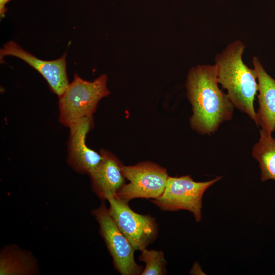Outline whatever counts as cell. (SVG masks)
<instances>
[{
  "label": "cell",
  "mask_w": 275,
  "mask_h": 275,
  "mask_svg": "<svg viewBox=\"0 0 275 275\" xmlns=\"http://www.w3.org/2000/svg\"><path fill=\"white\" fill-rule=\"evenodd\" d=\"M218 84L215 64L199 65L187 73L185 87L193 112L190 124L200 134L214 133L233 117L235 107Z\"/></svg>",
  "instance_id": "1"
},
{
  "label": "cell",
  "mask_w": 275,
  "mask_h": 275,
  "mask_svg": "<svg viewBox=\"0 0 275 275\" xmlns=\"http://www.w3.org/2000/svg\"><path fill=\"white\" fill-rule=\"evenodd\" d=\"M245 48L240 40L230 43L215 55L214 64L217 82L227 90V94L234 107L255 122L254 101L258 92L257 74L254 68H250L242 61Z\"/></svg>",
  "instance_id": "2"
},
{
  "label": "cell",
  "mask_w": 275,
  "mask_h": 275,
  "mask_svg": "<svg viewBox=\"0 0 275 275\" xmlns=\"http://www.w3.org/2000/svg\"><path fill=\"white\" fill-rule=\"evenodd\" d=\"M107 80L105 74L90 81L75 74L72 81L59 97L60 122L69 128L84 118H92L99 101L109 94Z\"/></svg>",
  "instance_id": "3"
},
{
  "label": "cell",
  "mask_w": 275,
  "mask_h": 275,
  "mask_svg": "<svg viewBox=\"0 0 275 275\" xmlns=\"http://www.w3.org/2000/svg\"><path fill=\"white\" fill-rule=\"evenodd\" d=\"M222 176L206 181L196 182L189 175L168 177L163 192L152 202L163 211L185 210L191 212L195 221L202 218V198L206 190Z\"/></svg>",
  "instance_id": "4"
},
{
  "label": "cell",
  "mask_w": 275,
  "mask_h": 275,
  "mask_svg": "<svg viewBox=\"0 0 275 275\" xmlns=\"http://www.w3.org/2000/svg\"><path fill=\"white\" fill-rule=\"evenodd\" d=\"M121 169L129 182L119 189L116 197L128 202L139 198L155 199L163 192L169 176L159 165L146 161L134 166L122 164Z\"/></svg>",
  "instance_id": "5"
},
{
  "label": "cell",
  "mask_w": 275,
  "mask_h": 275,
  "mask_svg": "<svg viewBox=\"0 0 275 275\" xmlns=\"http://www.w3.org/2000/svg\"><path fill=\"white\" fill-rule=\"evenodd\" d=\"M99 225L101 235L113 258L116 269L122 275L141 274L143 267L134 258L135 251L120 230L104 203L92 211Z\"/></svg>",
  "instance_id": "6"
},
{
  "label": "cell",
  "mask_w": 275,
  "mask_h": 275,
  "mask_svg": "<svg viewBox=\"0 0 275 275\" xmlns=\"http://www.w3.org/2000/svg\"><path fill=\"white\" fill-rule=\"evenodd\" d=\"M107 201L112 217L135 250L146 249L156 239L158 227L153 217L136 213L128 206V202L117 197Z\"/></svg>",
  "instance_id": "7"
},
{
  "label": "cell",
  "mask_w": 275,
  "mask_h": 275,
  "mask_svg": "<svg viewBox=\"0 0 275 275\" xmlns=\"http://www.w3.org/2000/svg\"><path fill=\"white\" fill-rule=\"evenodd\" d=\"M7 56L21 59L37 71L46 80L51 91L58 97L63 93L69 84L66 71V53L56 60H43L10 40L0 49L1 63H3V58Z\"/></svg>",
  "instance_id": "8"
},
{
  "label": "cell",
  "mask_w": 275,
  "mask_h": 275,
  "mask_svg": "<svg viewBox=\"0 0 275 275\" xmlns=\"http://www.w3.org/2000/svg\"><path fill=\"white\" fill-rule=\"evenodd\" d=\"M92 118H84L69 127L67 162L76 172L89 174L102 159L98 153L88 147L87 134L92 128Z\"/></svg>",
  "instance_id": "9"
},
{
  "label": "cell",
  "mask_w": 275,
  "mask_h": 275,
  "mask_svg": "<svg viewBox=\"0 0 275 275\" xmlns=\"http://www.w3.org/2000/svg\"><path fill=\"white\" fill-rule=\"evenodd\" d=\"M102 159L89 175L93 191L102 200L114 197L125 184L122 163L109 152L101 150Z\"/></svg>",
  "instance_id": "10"
},
{
  "label": "cell",
  "mask_w": 275,
  "mask_h": 275,
  "mask_svg": "<svg viewBox=\"0 0 275 275\" xmlns=\"http://www.w3.org/2000/svg\"><path fill=\"white\" fill-rule=\"evenodd\" d=\"M257 74L259 108L256 113V124L266 133L275 131V79L265 71L258 58L252 60Z\"/></svg>",
  "instance_id": "11"
},
{
  "label": "cell",
  "mask_w": 275,
  "mask_h": 275,
  "mask_svg": "<svg viewBox=\"0 0 275 275\" xmlns=\"http://www.w3.org/2000/svg\"><path fill=\"white\" fill-rule=\"evenodd\" d=\"M38 273L34 256L16 245H6L0 253L1 275H32Z\"/></svg>",
  "instance_id": "12"
},
{
  "label": "cell",
  "mask_w": 275,
  "mask_h": 275,
  "mask_svg": "<svg viewBox=\"0 0 275 275\" xmlns=\"http://www.w3.org/2000/svg\"><path fill=\"white\" fill-rule=\"evenodd\" d=\"M252 156L259 163L261 180H275V138L260 130V138L252 149Z\"/></svg>",
  "instance_id": "13"
},
{
  "label": "cell",
  "mask_w": 275,
  "mask_h": 275,
  "mask_svg": "<svg viewBox=\"0 0 275 275\" xmlns=\"http://www.w3.org/2000/svg\"><path fill=\"white\" fill-rule=\"evenodd\" d=\"M141 251L139 259L145 263L146 267L141 274L162 275L166 273V260L162 251L146 249Z\"/></svg>",
  "instance_id": "14"
},
{
  "label": "cell",
  "mask_w": 275,
  "mask_h": 275,
  "mask_svg": "<svg viewBox=\"0 0 275 275\" xmlns=\"http://www.w3.org/2000/svg\"><path fill=\"white\" fill-rule=\"evenodd\" d=\"M11 0H0V16L3 18L5 17L7 9L6 5Z\"/></svg>",
  "instance_id": "15"
},
{
  "label": "cell",
  "mask_w": 275,
  "mask_h": 275,
  "mask_svg": "<svg viewBox=\"0 0 275 275\" xmlns=\"http://www.w3.org/2000/svg\"><path fill=\"white\" fill-rule=\"evenodd\" d=\"M200 266L198 264H195L191 270L190 271V273L192 274H200L199 273L201 272V269L199 268Z\"/></svg>",
  "instance_id": "16"
}]
</instances>
